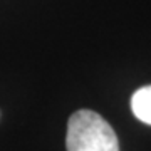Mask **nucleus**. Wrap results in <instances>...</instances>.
<instances>
[{"mask_svg":"<svg viewBox=\"0 0 151 151\" xmlns=\"http://www.w3.org/2000/svg\"><path fill=\"white\" fill-rule=\"evenodd\" d=\"M67 151H119L118 136L109 123L91 109H79L69 118Z\"/></svg>","mask_w":151,"mask_h":151,"instance_id":"f257e3e1","label":"nucleus"},{"mask_svg":"<svg viewBox=\"0 0 151 151\" xmlns=\"http://www.w3.org/2000/svg\"><path fill=\"white\" fill-rule=\"evenodd\" d=\"M131 111L141 123L151 126V86L141 87L133 94Z\"/></svg>","mask_w":151,"mask_h":151,"instance_id":"f03ea898","label":"nucleus"}]
</instances>
